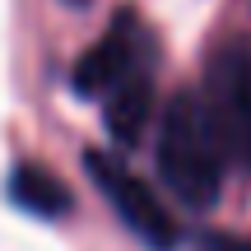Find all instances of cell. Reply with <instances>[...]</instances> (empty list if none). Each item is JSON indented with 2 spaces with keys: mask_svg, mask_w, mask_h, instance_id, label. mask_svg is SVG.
<instances>
[{
  "mask_svg": "<svg viewBox=\"0 0 251 251\" xmlns=\"http://www.w3.org/2000/svg\"><path fill=\"white\" fill-rule=\"evenodd\" d=\"M158 177L186 209H209L224 191V168L228 153L219 144V130L209 121L200 93L181 89L158 117Z\"/></svg>",
  "mask_w": 251,
  "mask_h": 251,
  "instance_id": "obj_1",
  "label": "cell"
},
{
  "mask_svg": "<svg viewBox=\"0 0 251 251\" xmlns=\"http://www.w3.org/2000/svg\"><path fill=\"white\" fill-rule=\"evenodd\" d=\"M84 168H89L93 186L102 191V200L112 205V214H117L149 251H172L177 247V219H172V209H163L158 191H153L140 172H130L117 153H107V149H84Z\"/></svg>",
  "mask_w": 251,
  "mask_h": 251,
  "instance_id": "obj_2",
  "label": "cell"
},
{
  "mask_svg": "<svg viewBox=\"0 0 251 251\" xmlns=\"http://www.w3.org/2000/svg\"><path fill=\"white\" fill-rule=\"evenodd\" d=\"M200 102L219 130L224 153L251 168V42L247 37H233L228 47L214 51Z\"/></svg>",
  "mask_w": 251,
  "mask_h": 251,
  "instance_id": "obj_3",
  "label": "cell"
},
{
  "mask_svg": "<svg viewBox=\"0 0 251 251\" xmlns=\"http://www.w3.org/2000/svg\"><path fill=\"white\" fill-rule=\"evenodd\" d=\"M153 61H158L153 33H149L135 14H117L107 33H102L98 42L75 61L70 84H75V93H84V98H102L121 75L140 70V65H153Z\"/></svg>",
  "mask_w": 251,
  "mask_h": 251,
  "instance_id": "obj_4",
  "label": "cell"
},
{
  "mask_svg": "<svg viewBox=\"0 0 251 251\" xmlns=\"http://www.w3.org/2000/svg\"><path fill=\"white\" fill-rule=\"evenodd\" d=\"M102 121H107L112 144L130 149L144 130H149L153 112H158V93H153V65H140V70L121 75L107 93H102Z\"/></svg>",
  "mask_w": 251,
  "mask_h": 251,
  "instance_id": "obj_5",
  "label": "cell"
},
{
  "mask_svg": "<svg viewBox=\"0 0 251 251\" xmlns=\"http://www.w3.org/2000/svg\"><path fill=\"white\" fill-rule=\"evenodd\" d=\"M5 191H9V200H14L19 209H28V214H37V219H65L70 214V186H65L51 168L19 163Z\"/></svg>",
  "mask_w": 251,
  "mask_h": 251,
  "instance_id": "obj_6",
  "label": "cell"
},
{
  "mask_svg": "<svg viewBox=\"0 0 251 251\" xmlns=\"http://www.w3.org/2000/svg\"><path fill=\"white\" fill-rule=\"evenodd\" d=\"M200 251H251V242H242V237H205L200 242Z\"/></svg>",
  "mask_w": 251,
  "mask_h": 251,
  "instance_id": "obj_7",
  "label": "cell"
},
{
  "mask_svg": "<svg viewBox=\"0 0 251 251\" xmlns=\"http://www.w3.org/2000/svg\"><path fill=\"white\" fill-rule=\"evenodd\" d=\"M61 5H75V9H84V5H89V0H61Z\"/></svg>",
  "mask_w": 251,
  "mask_h": 251,
  "instance_id": "obj_8",
  "label": "cell"
}]
</instances>
